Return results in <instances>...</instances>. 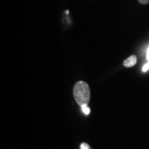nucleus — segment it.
I'll use <instances>...</instances> for the list:
<instances>
[{"label": "nucleus", "mask_w": 149, "mask_h": 149, "mask_svg": "<svg viewBox=\"0 0 149 149\" xmlns=\"http://www.w3.org/2000/svg\"><path fill=\"white\" fill-rule=\"evenodd\" d=\"M73 96L80 107L88 105L91 99V90L88 84L85 81H77L74 86Z\"/></svg>", "instance_id": "f257e3e1"}, {"label": "nucleus", "mask_w": 149, "mask_h": 149, "mask_svg": "<svg viewBox=\"0 0 149 149\" xmlns=\"http://www.w3.org/2000/svg\"><path fill=\"white\" fill-rule=\"evenodd\" d=\"M137 64V57L135 55H131L127 59H125L124 61V65L125 67L130 68L133 67V66Z\"/></svg>", "instance_id": "f03ea898"}, {"label": "nucleus", "mask_w": 149, "mask_h": 149, "mask_svg": "<svg viewBox=\"0 0 149 149\" xmlns=\"http://www.w3.org/2000/svg\"><path fill=\"white\" fill-rule=\"evenodd\" d=\"M81 109H82L83 112L85 113L86 115H88L91 112L90 109H89L87 105H84V106H83V107H81Z\"/></svg>", "instance_id": "7ed1b4c3"}, {"label": "nucleus", "mask_w": 149, "mask_h": 149, "mask_svg": "<svg viewBox=\"0 0 149 149\" xmlns=\"http://www.w3.org/2000/svg\"><path fill=\"white\" fill-rule=\"evenodd\" d=\"M148 69H149V63L148 62L147 64H144V66H143L142 70H143V72H146Z\"/></svg>", "instance_id": "20e7f679"}, {"label": "nucleus", "mask_w": 149, "mask_h": 149, "mask_svg": "<svg viewBox=\"0 0 149 149\" xmlns=\"http://www.w3.org/2000/svg\"><path fill=\"white\" fill-rule=\"evenodd\" d=\"M81 149H90V146L86 143H83L81 145Z\"/></svg>", "instance_id": "39448f33"}, {"label": "nucleus", "mask_w": 149, "mask_h": 149, "mask_svg": "<svg viewBox=\"0 0 149 149\" xmlns=\"http://www.w3.org/2000/svg\"><path fill=\"white\" fill-rule=\"evenodd\" d=\"M138 1L141 4H148L149 3V0H138Z\"/></svg>", "instance_id": "423d86ee"}, {"label": "nucleus", "mask_w": 149, "mask_h": 149, "mask_svg": "<svg viewBox=\"0 0 149 149\" xmlns=\"http://www.w3.org/2000/svg\"><path fill=\"white\" fill-rule=\"evenodd\" d=\"M146 59L148 60V62L149 63V47L147 50V53H146Z\"/></svg>", "instance_id": "0eeeda50"}]
</instances>
